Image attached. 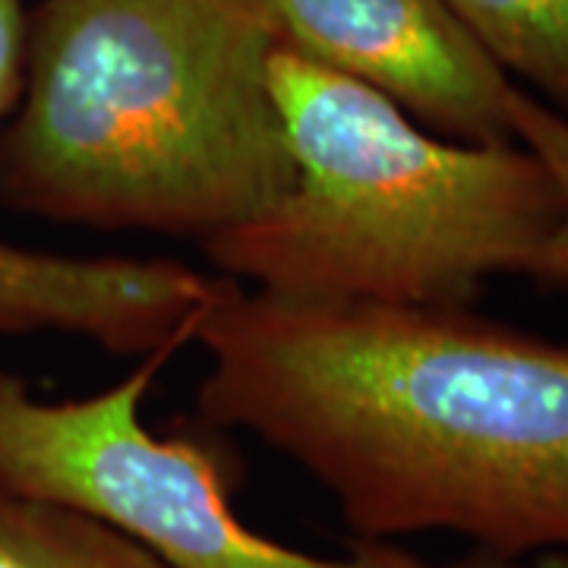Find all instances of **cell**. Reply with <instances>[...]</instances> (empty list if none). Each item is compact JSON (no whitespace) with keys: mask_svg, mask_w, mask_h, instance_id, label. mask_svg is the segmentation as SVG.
I'll return each instance as SVG.
<instances>
[{"mask_svg":"<svg viewBox=\"0 0 568 568\" xmlns=\"http://www.w3.org/2000/svg\"><path fill=\"white\" fill-rule=\"evenodd\" d=\"M178 351L159 347L121 383L67 402L0 373V484L118 530L168 568H429L395 544L316 556L244 525L215 452L193 436H155L142 420Z\"/></svg>","mask_w":568,"mask_h":568,"instance_id":"cell-4","label":"cell"},{"mask_svg":"<svg viewBox=\"0 0 568 568\" xmlns=\"http://www.w3.org/2000/svg\"><path fill=\"white\" fill-rule=\"evenodd\" d=\"M443 568H530L525 566L521 559H508V556H499V552H489V549L470 547L465 556L452 559Z\"/></svg>","mask_w":568,"mask_h":568,"instance_id":"cell-11","label":"cell"},{"mask_svg":"<svg viewBox=\"0 0 568 568\" xmlns=\"http://www.w3.org/2000/svg\"><path fill=\"white\" fill-rule=\"evenodd\" d=\"M196 405L294 462L364 544L568 549V345L470 306L306 304L224 284Z\"/></svg>","mask_w":568,"mask_h":568,"instance_id":"cell-1","label":"cell"},{"mask_svg":"<svg viewBox=\"0 0 568 568\" xmlns=\"http://www.w3.org/2000/svg\"><path fill=\"white\" fill-rule=\"evenodd\" d=\"M284 48L364 82L455 142H515L518 82L443 0H263Z\"/></svg>","mask_w":568,"mask_h":568,"instance_id":"cell-5","label":"cell"},{"mask_svg":"<svg viewBox=\"0 0 568 568\" xmlns=\"http://www.w3.org/2000/svg\"><path fill=\"white\" fill-rule=\"evenodd\" d=\"M511 133H515V142H521L528 152L547 164L549 178L556 181L559 200H562L559 222L534 253L525 275L547 287H568V118L537 102L530 92L518 85L511 99Z\"/></svg>","mask_w":568,"mask_h":568,"instance_id":"cell-9","label":"cell"},{"mask_svg":"<svg viewBox=\"0 0 568 568\" xmlns=\"http://www.w3.org/2000/svg\"><path fill=\"white\" fill-rule=\"evenodd\" d=\"M26 39H29L26 0H0V126L20 102Z\"/></svg>","mask_w":568,"mask_h":568,"instance_id":"cell-10","label":"cell"},{"mask_svg":"<svg viewBox=\"0 0 568 568\" xmlns=\"http://www.w3.org/2000/svg\"><path fill=\"white\" fill-rule=\"evenodd\" d=\"M530 568H568V549H559V552H540V556H534V566Z\"/></svg>","mask_w":568,"mask_h":568,"instance_id":"cell-12","label":"cell"},{"mask_svg":"<svg viewBox=\"0 0 568 568\" xmlns=\"http://www.w3.org/2000/svg\"><path fill=\"white\" fill-rule=\"evenodd\" d=\"M263 0H41L0 126V205L44 222L190 237L291 183Z\"/></svg>","mask_w":568,"mask_h":568,"instance_id":"cell-2","label":"cell"},{"mask_svg":"<svg viewBox=\"0 0 568 568\" xmlns=\"http://www.w3.org/2000/svg\"><path fill=\"white\" fill-rule=\"evenodd\" d=\"M0 568H168L80 511L0 484Z\"/></svg>","mask_w":568,"mask_h":568,"instance_id":"cell-8","label":"cell"},{"mask_svg":"<svg viewBox=\"0 0 568 568\" xmlns=\"http://www.w3.org/2000/svg\"><path fill=\"white\" fill-rule=\"evenodd\" d=\"M224 284L174 260L61 256L0 241V342L51 332L140 361L193 345Z\"/></svg>","mask_w":568,"mask_h":568,"instance_id":"cell-6","label":"cell"},{"mask_svg":"<svg viewBox=\"0 0 568 568\" xmlns=\"http://www.w3.org/2000/svg\"><path fill=\"white\" fill-rule=\"evenodd\" d=\"M443 3L508 80H521L537 102L568 118V0Z\"/></svg>","mask_w":568,"mask_h":568,"instance_id":"cell-7","label":"cell"},{"mask_svg":"<svg viewBox=\"0 0 568 568\" xmlns=\"http://www.w3.org/2000/svg\"><path fill=\"white\" fill-rule=\"evenodd\" d=\"M268 85L291 183L203 244L227 282L306 304L470 306L493 275H525L559 222L556 181L521 142L446 140L284 44Z\"/></svg>","mask_w":568,"mask_h":568,"instance_id":"cell-3","label":"cell"}]
</instances>
